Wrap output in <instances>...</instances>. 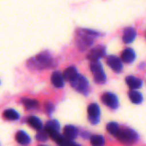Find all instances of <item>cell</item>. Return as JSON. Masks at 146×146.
<instances>
[{
    "label": "cell",
    "instance_id": "cell-3",
    "mask_svg": "<svg viewBox=\"0 0 146 146\" xmlns=\"http://www.w3.org/2000/svg\"><path fill=\"white\" fill-rule=\"evenodd\" d=\"M116 138L124 144H132L138 139V134L131 129L120 130Z\"/></svg>",
    "mask_w": 146,
    "mask_h": 146
},
{
    "label": "cell",
    "instance_id": "cell-15",
    "mask_svg": "<svg viewBox=\"0 0 146 146\" xmlns=\"http://www.w3.org/2000/svg\"><path fill=\"white\" fill-rule=\"evenodd\" d=\"M52 82L56 87L64 86V76L59 72H54L52 74Z\"/></svg>",
    "mask_w": 146,
    "mask_h": 146
},
{
    "label": "cell",
    "instance_id": "cell-9",
    "mask_svg": "<svg viewBox=\"0 0 146 146\" xmlns=\"http://www.w3.org/2000/svg\"><path fill=\"white\" fill-rule=\"evenodd\" d=\"M88 115L89 116V120L94 122V124L99 121L100 115V108L96 104H91L88 107Z\"/></svg>",
    "mask_w": 146,
    "mask_h": 146
},
{
    "label": "cell",
    "instance_id": "cell-6",
    "mask_svg": "<svg viewBox=\"0 0 146 146\" xmlns=\"http://www.w3.org/2000/svg\"><path fill=\"white\" fill-rule=\"evenodd\" d=\"M102 101L105 105L111 109H116L119 105V100L118 98L111 92H106L102 97Z\"/></svg>",
    "mask_w": 146,
    "mask_h": 146
},
{
    "label": "cell",
    "instance_id": "cell-1",
    "mask_svg": "<svg viewBox=\"0 0 146 146\" xmlns=\"http://www.w3.org/2000/svg\"><path fill=\"white\" fill-rule=\"evenodd\" d=\"M96 33H94L90 30H82L81 33H78V42L77 44L82 50L87 49L89 46H90L93 44V38L96 36Z\"/></svg>",
    "mask_w": 146,
    "mask_h": 146
},
{
    "label": "cell",
    "instance_id": "cell-2",
    "mask_svg": "<svg viewBox=\"0 0 146 146\" xmlns=\"http://www.w3.org/2000/svg\"><path fill=\"white\" fill-rule=\"evenodd\" d=\"M90 69L94 75V80L97 83H103L106 80V75L103 71L102 64L96 61V62H90Z\"/></svg>",
    "mask_w": 146,
    "mask_h": 146
},
{
    "label": "cell",
    "instance_id": "cell-10",
    "mask_svg": "<svg viewBox=\"0 0 146 146\" xmlns=\"http://www.w3.org/2000/svg\"><path fill=\"white\" fill-rule=\"evenodd\" d=\"M121 59L123 62L126 63H131L134 61L135 59V52L133 49L127 48L125 50H123L122 55H121Z\"/></svg>",
    "mask_w": 146,
    "mask_h": 146
},
{
    "label": "cell",
    "instance_id": "cell-25",
    "mask_svg": "<svg viewBox=\"0 0 146 146\" xmlns=\"http://www.w3.org/2000/svg\"><path fill=\"white\" fill-rule=\"evenodd\" d=\"M73 146H80V145H76V144H75Z\"/></svg>",
    "mask_w": 146,
    "mask_h": 146
},
{
    "label": "cell",
    "instance_id": "cell-5",
    "mask_svg": "<svg viewBox=\"0 0 146 146\" xmlns=\"http://www.w3.org/2000/svg\"><path fill=\"white\" fill-rule=\"evenodd\" d=\"M71 86L79 92L83 93L89 87V82L84 76L78 74V76L71 82Z\"/></svg>",
    "mask_w": 146,
    "mask_h": 146
},
{
    "label": "cell",
    "instance_id": "cell-24",
    "mask_svg": "<svg viewBox=\"0 0 146 146\" xmlns=\"http://www.w3.org/2000/svg\"><path fill=\"white\" fill-rule=\"evenodd\" d=\"M47 136H48V133H46V130H40L36 135V139H37V140H39L40 142H44L47 139Z\"/></svg>",
    "mask_w": 146,
    "mask_h": 146
},
{
    "label": "cell",
    "instance_id": "cell-26",
    "mask_svg": "<svg viewBox=\"0 0 146 146\" xmlns=\"http://www.w3.org/2000/svg\"><path fill=\"white\" fill-rule=\"evenodd\" d=\"M40 146H45V145H40Z\"/></svg>",
    "mask_w": 146,
    "mask_h": 146
},
{
    "label": "cell",
    "instance_id": "cell-16",
    "mask_svg": "<svg viewBox=\"0 0 146 146\" xmlns=\"http://www.w3.org/2000/svg\"><path fill=\"white\" fill-rule=\"evenodd\" d=\"M45 130L46 131L48 135H50L51 133H59V124L57 121H50L46 125Z\"/></svg>",
    "mask_w": 146,
    "mask_h": 146
},
{
    "label": "cell",
    "instance_id": "cell-7",
    "mask_svg": "<svg viewBox=\"0 0 146 146\" xmlns=\"http://www.w3.org/2000/svg\"><path fill=\"white\" fill-rule=\"evenodd\" d=\"M106 54V49L102 45H98L95 48H93L89 55H88V59L90 60L91 62H96L98 61L99 58L104 56Z\"/></svg>",
    "mask_w": 146,
    "mask_h": 146
},
{
    "label": "cell",
    "instance_id": "cell-17",
    "mask_svg": "<svg viewBox=\"0 0 146 146\" xmlns=\"http://www.w3.org/2000/svg\"><path fill=\"white\" fill-rule=\"evenodd\" d=\"M15 140L22 145H28L30 143V139L23 131H19L15 135Z\"/></svg>",
    "mask_w": 146,
    "mask_h": 146
},
{
    "label": "cell",
    "instance_id": "cell-14",
    "mask_svg": "<svg viewBox=\"0 0 146 146\" xmlns=\"http://www.w3.org/2000/svg\"><path fill=\"white\" fill-rule=\"evenodd\" d=\"M77 135V129L74 126H66L64 128V136L68 139H73Z\"/></svg>",
    "mask_w": 146,
    "mask_h": 146
},
{
    "label": "cell",
    "instance_id": "cell-21",
    "mask_svg": "<svg viewBox=\"0 0 146 146\" xmlns=\"http://www.w3.org/2000/svg\"><path fill=\"white\" fill-rule=\"evenodd\" d=\"M90 142L93 146H103L105 140L104 138L101 135H94L93 137H91Z\"/></svg>",
    "mask_w": 146,
    "mask_h": 146
},
{
    "label": "cell",
    "instance_id": "cell-11",
    "mask_svg": "<svg viewBox=\"0 0 146 146\" xmlns=\"http://www.w3.org/2000/svg\"><path fill=\"white\" fill-rule=\"evenodd\" d=\"M63 76H64V79L72 82L78 76V74L75 67H69L65 70Z\"/></svg>",
    "mask_w": 146,
    "mask_h": 146
},
{
    "label": "cell",
    "instance_id": "cell-4",
    "mask_svg": "<svg viewBox=\"0 0 146 146\" xmlns=\"http://www.w3.org/2000/svg\"><path fill=\"white\" fill-rule=\"evenodd\" d=\"M52 62V60L48 53L43 52L39 54L36 58L34 59V62H33L34 66L37 68H47L50 67Z\"/></svg>",
    "mask_w": 146,
    "mask_h": 146
},
{
    "label": "cell",
    "instance_id": "cell-13",
    "mask_svg": "<svg viewBox=\"0 0 146 146\" xmlns=\"http://www.w3.org/2000/svg\"><path fill=\"white\" fill-rule=\"evenodd\" d=\"M135 37H136V31L133 28H132V27H128L124 32L123 41L125 43H126V44L132 43L134 40Z\"/></svg>",
    "mask_w": 146,
    "mask_h": 146
},
{
    "label": "cell",
    "instance_id": "cell-20",
    "mask_svg": "<svg viewBox=\"0 0 146 146\" xmlns=\"http://www.w3.org/2000/svg\"><path fill=\"white\" fill-rule=\"evenodd\" d=\"M3 117L9 121H15L19 118V115L14 110H7L3 113Z\"/></svg>",
    "mask_w": 146,
    "mask_h": 146
},
{
    "label": "cell",
    "instance_id": "cell-19",
    "mask_svg": "<svg viewBox=\"0 0 146 146\" xmlns=\"http://www.w3.org/2000/svg\"><path fill=\"white\" fill-rule=\"evenodd\" d=\"M129 98L131 101L134 104H140L143 101V97L142 95L136 91H131L129 92Z\"/></svg>",
    "mask_w": 146,
    "mask_h": 146
},
{
    "label": "cell",
    "instance_id": "cell-22",
    "mask_svg": "<svg viewBox=\"0 0 146 146\" xmlns=\"http://www.w3.org/2000/svg\"><path fill=\"white\" fill-rule=\"evenodd\" d=\"M107 130H108V132L109 133H111V134H113V135H114V136H116L117 133H118L119 131H120L119 126H118V124H116L115 122H110V123H108V126H107Z\"/></svg>",
    "mask_w": 146,
    "mask_h": 146
},
{
    "label": "cell",
    "instance_id": "cell-8",
    "mask_svg": "<svg viewBox=\"0 0 146 146\" xmlns=\"http://www.w3.org/2000/svg\"><path fill=\"white\" fill-rule=\"evenodd\" d=\"M108 65L116 73H120L122 71V63L120 60L115 56H109L107 60Z\"/></svg>",
    "mask_w": 146,
    "mask_h": 146
},
{
    "label": "cell",
    "instance_id": "cell-23",
    "mask_svg": "<svg viewBox=\"0 0 146 146\" xmlns=\"http://www.w3.org/2000/svg\"><path fill=\"white\" fill-rule=\"evenodd\" d=\"M23 104L28 110H31V109L37 108L38 105H39V103L36 100H34V99H24L23 100Z\"/></svg>",
    "mask_w": 146,
    "mask_h": 146
},
{
    "label": "cell",
    "instance_id": "cell-18",
    "mask_svg": "<svg viewBox=\"0 0 146 146\" xmlns=\"http://www.w3.org/2000/svg\"><path fill=\"white\" fill-rule=\"evenodd\" d=\"M28 123L29 124L30 127H32L33 128H34L38 131L41 130V128H42V123H41L40 120L35 116H30L28 119Z\"/></svg>",
    "mask_w": 146,
    "mask_h": 146
},
{
    "label": "cell",
    "instance_id": "cell-12",
    "mask_svg": "<svg viewBox=\"0 0 146 146\" xmlns=\"http://www.w3.org/2000/svg\"><path fill=\"white\" fill-rule=\"evenodd\" d=\"M126 81L131 89H138V88L141 87V86H142V80L133 76V75L127 76L126 78Z\"/></svg>",
    "mask_w": 146,
    "mask_h": 146
}]
</instances>
